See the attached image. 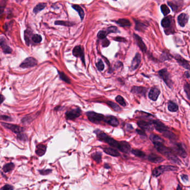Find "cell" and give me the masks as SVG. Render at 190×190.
Returning <instances> with one entry per match:
<instances>
[{
	"instance_id": "19",
	"label": "cell",
	"mask_w": 190,
	"mask_h": 190,
	"mask_svg": "<svg viewBox=\"0 0 190 190\" xmlns=\"http://www.w3.org/2000/svg\"><path fill=\"white\" fill-rule=\"evenodd\" d=\"M120 142V145H119V151L125 153H128L131 150V145L128 142L126 141H121Z\"/></svg>"
},
{
	"instance_id": "26",
	"label": "cell",
	"mask_w": 190,
	"mask_h": 190,
	"mask_svg": "<svg viewBox=\"0 0 190 190\" xmlns=\"http://www.w3.org/2000/svg\"><path fill=\"white\" fill-rule=\"evenodd\" d=\"M161 25L164 30L170 29L171 27V19L170 17H165L161 21Z\"/></svg>"
},
{
	"instance_id": "57",
	"label": "cell",
	"mask_w": 190,
	"mask_h": 190,
	"mask_svg": "<svg viewBox=\"0 0 190 190\" xmlns=\"http://www.w3.org/2000/svg\"><path fill=\"white\" fill-rule=\"evenodd\" d=\"M104 167L105 168H106V169H109L110 166H109V164H107V163H106V164H104Z\"/></svg>"
},
{
	"instance_id": "14",
	"label": "cell",
	"mask_w": 190,
	"mask_h": 190,
	"mask_svg": "<svg viewBox=\"0 0 190 190\" xmlns=\"http://www.w3.org/2000/svg\"><path fill=\"white\" fill-rule=\"evenodd\" d=\"M160 94V90H159L157 88H152L149 91L148 97H149V98L152 100L156 101L158 99Z\"/></svg>"
},
{
	"instance_id": "40",
	"label": "cell",
	"mask_w": 190,
	"mask_h": 190,
	"mask_svg": "<svg viewBox=\"0 0 190 190\" xmlns=\"http://www.w3.org/2000/svg\"><path fill=\"white\" fill-rule=\"evenodd\" d=\"M116 100L118 103H119L120 106H126V101L124 100V99L120 95H118L116 98Z\"/></svg>"
},
{
	"instance_id": "29",
	"label": "cell",
	"mask_w": 190,
	"mask_h": 190,
	"mask_svg": "<svg viewBox=\"0 0 190 190\" xmlns=\"http://www.w3.org/2000/svg\"><path fill=\"white\" fill-rule=\"evenodd\" d=\"M117 24L122 27H129L131 26V23L129 21V20L126 19H120L116 21Z\"/></svg>"
},
{
	"instance_id": "37",
	"label": "cell",
	"mask_w": 190,
	"mask_h": 190,
	"mask_svg": "<svg viewBox=\"0 0 190 190\" xmlns=\"http://www.w3.org/2000/svg\"><path fill=\"white\" fill-rule=\"evenodd\" d=\"M131 152L133 155H135V156H137V157H138L140 158H145V153L141 151H140V150L133 149Z\"/></svg>"
},
{
	"instance_id": "50",
	"label": "cell",
	"mask_w": 190,
	"mask_h": 190,
	"mask_svg": "<svg viewBox=\"0 0 190 190\" xmlns=\"http://www.w3.org/2000/svg\"><path fill=\"white\" fill-rule=\"evenodd\" d=\"M13 186H11V185H6L5 186H4L3 187H2L1 188V190H13Z\"/></svg>"
},
{
	"instance_id": "12",
	"label": "cell",
	"mask_w": 190,
	"mask_h": 190,
	"mask_svg": "<svg viewBox=\"0 0 190 190\" xmlns=\"http://www.w3.org/2000/svg\"><path fill=\"white\" fill-rule=\"evenodd\" d=\"M104 122L110 126H113V127H117L119 125L118 120L117 119L116 117L112 116L105 117V119H104Z\"/></svg>"
},
{
	"instance_id": "17",
	"label": "cell",
	"mask_w": 190,
	"mask_h": 190,
	"mask_svg": "<svg viewBox=\"0 0 190 190\" xmlns=\"http://www.w3.org/2000/svg\"><path fill=\"white\" fill-rule=\"evenodd\" d=\"M134 36L135 38V42L137 45L138 46L139 48L142 50V52H145L147 51V47L145 46V44L143 41L142 38L141 37H139L138 35L137 34H134Z\"/></svg>"
},
{
	"instance_id": "36",
	"label": "cell",
	"mask_w": 190,
	"mask_h": 190,
	"mask_svg": "<svg viewBox=\"0 0 190 190\" xmlns=\"http://www.w3.org/2000/svg\"><path fill=\"white\" fill-rule=\"evenodd\" d=\"M46 5V4L45 3H39L38 5H36L35 7V8L34 9V10H33V12L35 14L38 13L40 11H42L45 8Z\"/></svg>"
},
{
	"instance_id": "51",
	"label": "cell",
	"mask_w": 190,
	"mask_h": 190,
	"mask_svg": "<svg viewBox=\"0 0 190 190\" xmlns=\"http://www.w3.org/2000/svg\"><path fill=\"white\" fill-rule=\"evenodd\" d=\"M110 44V41L106 39V38L103 39V42H102V45L103 47H107Z\"/></svg>"
},
{
	"instance_id": "4",
	"label": "cell",
	"mask_w": 190,
	"mask_h": 190,
	"mask_svg": "<svg viewBox=\"0 0 190 190\" xmlns=\"http://www.w3.org/2000/svg\"><path fill=\"white\" fill-rule=\"evenodd\" d=\"M88 118L91 122L98 124L104 120L105 116L102 114L95 113L94 112H89L87 113Z\"/></svg>"
},
{
	"instance_id": "47",
	"label": "cell",
	"mask_w": 190,
	"mask_h": 190,
	"mask_svg": "<svg viewBox=\"0 0 190 190\" xmlns=\"http://www.w3.org/2000/svg\"><path fill=\"white\" fill-rule=\"evenodd\" d=\"M31 34V33H29V31H28L27 30H26L25 32V40L26 41V44L27 45H30V40L29 39V35Z\"/></svg>"
},
{
	"instance_id": "7",
	"label": "cell",
	"mask_w": 190,
	"mask_h": 190,
	"mask_svg": "<svg viewBox=\"0 0 190 190\" xmlns=\"http://www.w3.org/2000/svg\"><path fill=\"white\" fill-rule=\"evenodd\" d=\"M1 124L5 128L9 129L11 131H12L16 134H19L21 133H23L25 131V129L23 127H21L20 126H17V125H15V124L2 122L1 123Z\"/></svg>"
},
{
	"instance_id": "2",
	"label": "cell",
	"mask_w": 190,
	"mask_h": 190,
	"mask_svg": "<svg viewBox=\"0 0 190 190\" xmlns=\"http://www.w3.org/2000/svg\"><path fill=\"white\" fill-rule=\"evenodd\" d=\"M97 134V138L98 139L102 141V142H104L106 143L107 144H108L109 145H110L111 147H114V148H117V149H119V145H120V142H118L116 141L115 139L110 137L109 135H107L106 133L101 132H94Z\"/></svg>"
},
{
	"instance_id": "41",
	"label": "cell",
	"mask_w": 190,
	"mask_h": 190,
	"mask_svg": "<svg viewBox=\"0 0 190 190\" xmlns=\"http://www.w3.org/2000/svg\"><path fill=\"white\" fill-rule=\"evenodd\" d=\"M32 40L33 41V42L36 43V44L40 43L42 41V37L41 36V35H38V34L34 35L32 36Z\"/></svg>"
},
{
	"instance_id": "5",
	"label": "cell",
	"mask_w": 190,
	"mask_h": 190,
	"mask_svg": "<svg viewBox=\"0 0 190 190\" xmlns=\"http://www.w3.org/2000/svg\"><path fill=\"white\" fill-rule=\"evenodd\" d=\"M158 74L168 87L171 88L172 87L173 82L171 79V75L168 72L167 70L166 69H162L160 71H158Z\"/></svg>"
},
{
	"instance_id": "52",
	"label": "cell",
	"mask_w": 190,
	"mask_h": 190,
	"mask_svg": "<svg viewBox=\"0 0 190 190\" xmlns=\"http://www.w3.org/2000/svg\"><path fill=\"white\" fill-rule=\"evenodd\" d=\"M1 119L2 120H6V121H11L12 120L11 118L7 116H2V115L1 116Z\"/></svg>"
},
{
	"instance_id": "30",
	"label": "cell",
	"mask_w": 190,
	"mask_h": 190,
	"mask_svg": "<svg viewBox=\"0 0 190 190\" xmlns=\"http://www.w3.org/2000/svg\"><path fill=\"white\" fill-rule=\"evenodd\" d=\"M72 7L74 9V10H75L77 11L79 15L81 17V20H83V19H84L85 14H84V11L82 9V8L81 6H79V5H73Z\"/></svg>"
},
{
	"instance_id": "28",
	"label": "cell",
	"mask_w": 190,
	"mask_h": 190,
	"mask_svg": "<svg viewBox=\"0 0 190 190\" xmlns=\"http://www.w3.org/2000/svg\"><path fill=\"white\" fill-rule=\"evenodd\" d=\"M134 21H135V29L137 31H145V30L146 29L147 26L145 25V23H142L141 21H138V20H134Z\"/></svg>"
},
{
	"instance_id": "35",
	"label": "cell",
	"mask_w": 190,
	"mask_h": 190,
	"mask_svg": "<svg viewBox=\"0 0 190 190\" xmlns=\"http://www.w3.org/2000/svg\"><path fill=\"white\" fill-rule=\"evenodd\" d=\"M162 134L166 138H167L171 140H175L176 139V135H175L174 133L170 132L169 130H167L166 132L163 133Z\"/></svg>"
},
{
	"instance_id": "13",
	"label": "cell",
	"mask_w": 190,
	"mask_h": 190,
	"mask_svg": "<svg viewBox=\"0 0 190 190\" xmlns=\"http://www.w3.org/2000/svg\"><path fill=\"white\" fill-rule=\"evenodd\" d=\"M174 151L176 152V153L181 156V157L185 158L187 156L186 152L180 143L176 144L174 147Z\"/></svg>"
},
{
	"instance_id": "25",
	"label": "cell",
	"mask_w": 190,
	"mask_h": 190,
	"mask_svg": "<svg viewBox=\"0 0 190 190\" xmlns=\"http://www.w3.org/2000/svg\"><path fill=\"white\" fill-rule=\"evenodd\" d=\"M149 138L151 140L152 142L154 145L161 144L164 143V140L158 135L156 134H151L149 137Z\"/></svg>"
},
{
	"instance_id": "16",
	"label": "cell",
	"mask_w": 190,
	"mask_h": 190,
	"mask_svg": "<svg viewBox=\"0 0 190 190\" xmlns=\"http://www.w3.org/2000/svg\"><path fill=\"white\" fill-rule=\"evenodd\" d=\"M175 59L177 60L178 63L181 66H182V67L185 68L187 70H190V65L188 61L186 60L185 59H184L180 55H177L175 56Z\"/></svg>"
},
{
	"instance_id": "44",
	"label": "cell",
	"mask_w": 190,
	"mask_h": 190,
	"mask_svg": "<svg viewBox=\"0 0 190 190\" xmlns=\"http://www.w3.org/2000/svg\"><path fill=\"white\" fill-rule=\"evenodd\" d=\"M55 25H63V26H70L72 25L71 23L66 21H55Z\"/></svg>"
},
{
	"instance_id": "21",
	"label": "cell",
	"mask_w": 190,
	"mask_h": 190,
	"mask_svg": "<svg viewBox=\"0 0 190 190\" xmlns=\"http://www.w3.org/2000/svg\"><path fill=\"white\" fill-rule=\"evenodd\" d=\"M131 91L133 93L141 95H145L147 91V89L145 88L142 87H133L132 88Z\"/></svg>"
},
{
	"instance_id": "22",
	"label": "cell",
	"mask_w": 190,
	"mask_h": 190,
	"mask_svg": "<svg viewBox=\"0 0 190 190\" xmlns=\"http://www.w3.org/2000/svg\"><path fill=\"white\" fill-rule=\"evenodd\" d=\"M148 161L151 162L152 163H161L163 161V159L156 155H149L148 156Z\"/></svg>"
},
{
	"instance_id": "24",
	"label": "cell",
	"mask_w": 190,
	"mask_h": 190,
	"mask_svg": "<svg viewBox=\"0 0 190 190\" xmlns=\"http://www.w3.org/2000/svg\"><path fill=\"white\" fill-rule=\"evenodd\" d=\"M103 151L106 154L113 156V157H118L120 156L119 152L113 148H105L103 149Z\"/></svg>"
},
{
	"instance_id": "27",
	"label": "cell",
	"mask_w": 190,
	"mask_h": 190,
	"mask_svg": "<svg viewBox=\"0 0 190 190\" xmlns=\"http://www.w3.org/2000/svg\"><path fill=\"white\" fill-rule=\"evenodd\" d=\"M138 126L144 130H150L151 129V123L146 122L144 120H139L137 122Z\"/></svg>"
},
{
	"instance_id": "53",
	"label": "cell",
	"mask_w": 190,
	"mask_h": 190,
	"mask_svg": "<svg viewBox=\"0 0 190 190\" xmlns=\"http://www.w3.org/2000/svg\"><path fill=\"white\" fill-rule=\"evenodd\" d=\"M114 39L117 41H119V42H126V39L123 38H120V37H117Z\"/></svg>"
},
{
	"instance_id": "58",
	"label": "cell",
	"mask_w": 190,
	"mask_h": 190,
	"mask_svg": "<svg viewBox=\"0 0 190 190\" xmlns=\"http://www.w3.org/2000/svg\"><path fill=\"white\" fill-rule=\"evenodd\" d=\"M185 75H186V77H189V73H188V72H186V73H185Z\"/></svg>"
},
{
	"instance_id": "8",
	"label": "cell",
	"mask_w": 190,
	"mask_h": 190,
	"mask_svg": "<svg viewBox=\"0 0 190 190\" xmlns=\"http://www.w3.org/2000/svg\"><path fill=\"white\" fill-rule=\"evenodd\" d=\"M38 64L37 60L32 57H30L26 58L23 63L20 64V66L21 68L26 69V68H32Z\"/></svg>"
},
{
	"instance_id": "34",
	"label": "cell",
	"mask_w": 190,
	"mask_h": 190,
	"mask_svg": "<svg viewBox=\"0 0 190 190\" xmlns=\"http://www.w3.org/2000/svg\"><path fill=\"white\" fill-rule=\"evenodd\" d=\"M102 153H100V152H97L93 153L91 155V157L93 158L94 160L97 162V163H100L102 161Z\"/></svg>"
},
{
	"instance_id": "42",
	"label": "cell",
	"mask_w": 190,
	"mask_h": 190,
	"mask_svg": "<svg viewBox=\"0 0 190 190\" xmlns=\"http://www.w3.org/2000/svg\"><path fill=\"white\" fill-rule=\"evenodd\" d=\"M106 31L107 33H108V34H109L110 33H117V32H119V30L118 29L117 27H115V26L110 27L107 29Z\"/></svg>"
},
{
	"instance_id": "6",
	"label": "cell",
	"mask_w": 190,
	"mask_h": 190,
	"mask_svg": "<svg viewBox=\"0 0 190 190\" xmlns=\"http://www.w3.org/2000/svg\"><path fill=\"white\" fill-rule=\"evenodd\" d=\"M81 114V110L79 108H75L73 109L70 110L65 113L66 118L68 120H73L78 118Z\"/></svg>"
},
{
	"instance_id": "31",
	"label": "cell",
	"mask_w": 190,
	"mask_h": 190,
	"mask_svg": "<svg viewBox=\"0 0 190 190\" xmlns=\"http://www.w3.org/2000/svg\"><path fill=\"white\" fill-rule=\"evenodd\" d=\"M168 109L170 112H176L178 109V106L176 103L172 101H170L168 104Z\"/></svg>"
},
{
	"instance_id": "46",
	"label": "cell",
	"mask_w": 190,
	"mask_h": 190,
	"mask_svg": "<svg viewBox=\"0 0 190 190\" xmlns=\"http://www.w3.org/2000/svg\"><path fill=\"white\" fill-rule=\"evenodd\" d=\"M184 89L186 92V94L187 95L188 99L190 100V88L189 85L188 84H186L184 86Z\"/></svg>"
},
{
	"instance_id": "10",
	"label": "cell",
	"mask_w": 190,
	"mask_h": 190,
	"mask_svg": "<svg viewBox=\"0 0 190 190\" xmlns=\"http://www.w3.org/2000/svg\"><path fill=\"white\" fill-rule=\"evenodd\" d=\"M168 5L171 7L173 11H176L183 6L182 0H174L168 2Z\"/></svg>"
},
{
	"instance_id": "55",
	"label": "cell",
	"mask_w": 190,
	"mask_h": 190,
	"mask_svg": "<svg viewBox=\"0 0 190 190\" xmlns=\"http://www.w3.org/2000/svg\"><path fill=\"white\" fill-rule=\"evenodd\" d=\"M127 129L128 131H131L133 129V127H132V125L128 124L127 125Z\"/></svg>"
},
{
	"instance_id": "45",
	"label": "cell",
	"mask_w": 190,
	"mask_h": 190,
	"mask_svg": "<svg viewBox=\"0 0 190 190\" xmlns=\"http://www.w3.org/2000/svg\"><path fill=\"white\" fill-rule=\"evenodd\" d=\"M97 67L99 71H103L104 69V65L102 60H99L97 63Z\"/></svg>"
},
{
	"instance_id": "48",
	"label": "cell",
	"mask_w": 190,
	"mask_h": 190,
	"mask_svg": "<svg viewBox=\"0 0 190 190\" xmlns=\"http://www.w3.org/2000/svg\"><path fill=\"white\" fill-rule=\"evenodd\" d=\"M17 139H19L20 141H26L27 140V136L26 134H23V133H21L19 134H17Z\"/></svg>"
},
{
	"instance_id": "23",
	"label": "cell",
	"mask_w": 190,
	"mask_h": 190,
	"mask_svg": "<svg viewBox=\"0 0 190 190\" xmlns=\"http://www.w3.org/2000/svg\"><path fill=\"white\" fill-rule=\"evenodd\" d=\"M46 151V146L43 145H39L36 146V153L39 156H42L45 155Z\"/></svg>"
},
{
	"instance_id": "59",
	"label": "cell",
	"mask_w": 190,
	"mask_h": 190,
	"mask_svg": "<svg viewBox=\"0 0 190 190\" xmlns=\"http://www.w3.org/2000/svg\"><path fill=\"white\" fill-rule=\"evenodd\" d=\"M17 1H23V0H16Z\"/></svg>"
},
{
	"instance_id": "18",
	"label": "cell",
	"mask_w": 190,
	"mask_h": 190,
	"mask_svg": "<svg viewBox=\"0 0 190 190\" xmlns=\"http://www.w3.org/2000/svg\"><path fill=\"white\" fill-rule=\"evenodd\" d=\"M188 21V16L186 13H181L177 17L178 23L181 27H184L185 26Z\"/></svg>"
},
{
	"instance_id": "11",
	"label": "cell",
	"mask_w": 190,
	"mask_h": 190,
	"mask_svg": "<svg viewBox=\"0 0 190 190\" xmlns=\"http://www.w3.org/2000/svg\"><path fill=\"white\" fill-rule=\"evenodd\" d=\"M141 56L139 53H137L132 60V64L130 68L131 70L134 71L138 68L139 65L141 64Z\"/></svg>"
},
{
	"instance_id": "32",
	"label": "cell",
	"mask_w": 190,
	"mask_h": 190,
	"mask_svg": "<svg viewBox=\"0 0 190 190\" xmlns=\"http://www.w3.org/2000/svg\"><path fill=\"white\" fill-rule=\"evenodd\" d=\"M14 167H15V164L11 162V163H9L5 164L3 166L2 170H3V171L4 172L7 173V172H9L10 171H13Z\"/></svg>"
},
{
	"instance_id": "9",
	"label": "cell",
	"mask_w": 190,
	"mask_h": 190,
	"mask_svg": "<svg viewBox=\"0 0 190 190\" xmlns=\"http://www.w3.org/2000/svg\"><path fill=\"white\" fill-rule=\"evenodd\" d=\"M151 123L154 126L155 129L162 134L168 130L167 127L164 124L157 120H152Z\"/></svg>"
},
{
	"instance_id": "33",
	"label": "cell",
	"mask_w": 190,
	"mask_h": 190,
	"mask_svg": "<svg viewBox=\"0 0 190 190\" xmlns=\"http://www.w3.org/2000/svg\"><path fill=\"white\" fill-rule=\"evenodd\" d=\"M106 104L116 112H120L122 110L121 108L118 104H117L116 103H114L113 102L108 101L106 102Z\"/></svg>"
},
{
	"instance_id": "43",
	"label": "cell",
	"mask_w": 190,
	"mask_h": 190,
	"mask_svg": "<svg viewBox=\"0 0 190 190\" xmlns=\"http://www.w3.org/2000/svg\"><path fill=\"white\" fill-rule=\"evenodd\" d=\"M107 35H108V33L106 32V31H100L98 34V38L99 39L103 40L106 38Z\"/></svg>"
},
{
	"instance_id": "3",
	"label": "cell",
	"mask_w": 190,
	"mask_h": 190,
	"mask_svg": "<svg viewBox=\"0 0 190 190\" xmlns=\"http://www.w3.org/2000/svg\"><path fill=\"white\" fill-rule=\"evenodd\" d=\"M178 170V168L175 166H166V165H162L156 168L153 170L152 174L155 177H158L160 176L161 174H163L164 172H167V171H174Z\"/></svg>"
},
{
	"instance_id": "1",
	"label": "cell",
	"mask_w": 190,
	"mask_h": 190,
	"mask_svg": "<svg viewBox=\"0 0 190 190\" xmlns=\"http://www.w3.org/2000/svg\"><path fill=\"white\" fill-rule=\"evenodd\" d=\"M155 145V148L157 149V150L162 155H163L166 157H167L168 160L178 164L180 163V161L178 160V158H177V156H176V155H174L173 151L165 147L163 145V143Z\"/></svg>"
},
{
	"instance_id": "20",
	"label": "cell",
	"mask_w": 190,
	"mask_h": 190,
	"mask_svg": "<svg viewBox=\"0 0 190 190\" xmlns=\"http://www.w3.org/2000/svg\"><path fill=\"white\" fill-rule=\"evenodd\" d=\"M1 46L3 52L6 54H11L13 52L11 48L7 44L5 40L3 39V38H1Z\"/></svg>"
},
{
	"instance_id": "54",
	"label": "cell",
	"mask_w": 190,
	"mask_h": 190,
	"mask_svg": "<svg viewBox=\"0 0 190 190\" xmlns=\"http://www.w3.org/2000/svg\"><path fill=\"white\" fill-rule=\"evenodd\" d=\"M181 178H182V180L184 181H185V182L188 180V177L187 175H185V174H182V175L181 176Z\"/></svg>"
},
{
	"instance_id": "15",
	"label": "cell",
	"mask_w": 190,
	"mask_h": 190,
	"mask_svg": "<svg viewBox=\"0 0 190 190\" xmlns=\"http://www.w3.org/2000/svg\"><path fill=\"white\" fill-rule=\"evenodd\" d=\"M73 54L76 57H80L81 58V60L85 64V61H84V52L83 49L81 48V46H77L74 48L73 50Z\"/></svg>"
},
{
	"instance_id": "38",
	"label": "cell",
	"mask_w": 190,
	"mask_h": 190,
	"mask_svg": "<svg viewBox=\"0 0 190 190\" xmlns=\"http://www.w3.org/2000/svg\"><path fill=\"white\" fill-rule=\"evenodd\" d=\"M58 73L59 74V77L61 79L62 81H64L65 82L67 83L68 84L70 83V81L69 79V78L63 73V72H60L58 71Z\"/></svg>"
},
{
	"instance_id": "49",
	"label": "cell",
	"mask_w": 190,
	"mask_h": 190,
	"mask_svg": "<svg viewBox=\"0 0 190 190\" xmlns=\"http://www.w3.org/2000/svg\"><path fill=\"white\" fill-rule=\"evenodd\" d=\"M40 174L42 175H47L52 173V170H39Z\"/></svg>"
},
{
	"instance_id": "39",
	"label": "cell",
	"mask_w": 190,
	"mask_h": 190,
	"mask_svg": "<svg viewBox=\"0 0 190 190\" xmlns=\"http://www.w3.org/2000/svg\"><path fill=\"white\" fill-rule=\"evenodd\" d=\"M161 10L164 16H167L168 14L170 13V10L168 7L167 6H166V5H161Z\"/></svg>"
},
{
	"instance_id": "60",
	"label": "cell",
	"mask_w": 190,
	"mask_h": 190,
	"mask_svg": "<svg viewBox=\"0 0 190 190\" xmlns=\"http://www.w3.org/2000/svg\"><path fill=\"white\" fill-rule=\"evenodd\" d=\"M114 1H117V0H114Z\"/></svg>"
},
{
	"instance_id": "56",
	"label": "cell",
	"mask_w": 190,
	"mask_h": 190,
	"mask_svg": "<svg viewBox=\"0 0 190 190\" xmlns=\"http://www.w3.org/2000/svg\"><path fill=\"white\" fill-rule=\"evenodd\" d=\"M4 100H5V97H3L2 95H1V104L3 103Z\"/></svg>"
}]
</instances>
